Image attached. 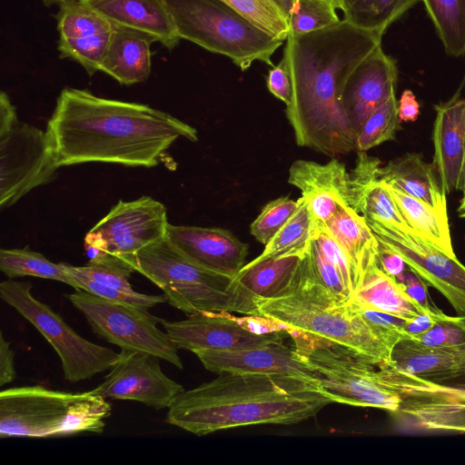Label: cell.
I'll return each mask as SVG.
<instances>
[{"mask_svg":"<svg viewBox=\"0 0 465 465\" xmlns=\"http://www.w3.org/2000/svg\"><path fill=\"white\" fill-rule=\"evenodd\" d=\"M168 224L165 206L152 197L120 200L86 233L85 253L89 261L109 254L131 266L140 250L166 237Z\"/></svg>","mask_w":465,"mask_h":465,"instance_id":"cell-11","label":"cell"},{"mask_svg":"<svg viewBox=\"0 0 465 465\" xmlns=\"http://www.w3.org/2000/svg\"><path fill=\"white\" fill-rule=\"evenodd\" d=\"M387 186L401 216L414 232L447 254L456 256L447 212L439 211L399 189Z\"/></svg>","mask_w":465,"mask_h":465,"instance_id":"cell-30","label":"cell"},{"mask_svg":"<svg viewBox=\"0 0 465 465\" xmlns=\"http://www.w3.org/2000/svg\"><path fill=\"white\" fill-rule=\"evenodd\" d=\"M420 115V104L414 94L406 89L398 101V116L401 122H415Z\"/></svg>","mask_w":465,"mask_h":465,"instance_id":"cell-50","label":"cell"},{"mask_svg":"<svg viewBox=\"0 0 465 465\" xmlns=\"http://www.w3.org/2000/svg\"><path fill=\"white\" fill-rule=\"evenodd\" d=\"M448 54H465V0H422Z\"/></svg>","mask_w":465,"mask_h":465,"instance_id":"cell-34","label":"cell"},{"mask_svg":"<svg viewBox=\"0 0 465 465\" xmlns=\"http://www.w3.org/2000/svg\"><path fill=\"white\" fill-rule=\"evenodd\" d=\"M259 317L282 328L312 334L338 343L380 366L390 361L391 350L375 331L346 303L309 288L272 299H254Z\"/></svg>","mask_w":465,"mask_h":465,"instance_id":"cell-6","label":"cell"},{"mask_svg":"<svg viewBox=\"0 0 465 465\" xmlns=\"http://www.w3.org/2000/svg\"><path fill=\"white\" fill-rule=\"evenodd\" d=\"M351 300L409 320L430 313L411 299L395 278L382 271L377 261L361 273Z\"/></svg>","mask_w":465,"mask_h":465,"instance_id":"cell-28","label":"cell"},{"mask_svg":"<svg viewBox=\"0 0 465 465\" xmlns=\"http://www.w3.org/2000/svg\"><path fill=\"white\" fill-rule=\"evenodd\" d=\"M387 381L402 398L439 399L465 403V373L437 381H430L379 366Z\"/></svg>","mask_w":465,"mask_h":465,"instance_id":"cell-32","label":"cell"},{"mask_svg":"<svg viewBox=\"0 0 465 465\" xmlns=\"http://www.w3.org/2000/svg\"><path fill=\"white\" fill-rule=\"evenodd\" d=\"M427 347H451L465 344V329L458 317L440 316L425 332L412 339Z\"/></svg>","mask_w":465,"mask_h":465,"instance_id":"cell-45","label":"cell"},{"mask_svg":"<svg viewBox=\"0 0 465 465\" xmlns=\"http://www.w3.org/2000/svg\"><path fill=\"white\" fill-rule=\"evenodd\" d=\"M111 404L94 390L67 392L40 385L0 392V437H66L102 433Z\"/></svg>","mask_w":465,"mask_h":465,"instance_id":"cell-5","label":"cell"},{"mask_svg":"<svg viewBox=\"0 0 465 465\" xmlns=\"http://www.w3.org/2000/svg\"><path fill=\"white\" fill-rule=\"evenodd\" d=\"M458 214L460 218L465 219V197H462L458 207Z\"/></svg>","mask_w":465,"mask_h":465,"instance_id":"cell-55","label":"cell"},{"mask_svg":"<svg viewBox=\"0 0 465 465\" xmlns=\"http://www.w3.org/2000/svg\"><path fill=\"white\" fill-rule=\"evenodd\" d=\"M348 182L349 173L336 158L325 164L297 160L289 170L288 183L302 192L318 224H324L348 205Z\"/></svg>","mask_w":465,"mask_h":465,"instance_id":"cell-20","label":"cell"},{"mask_svg":"<svg viewBox=\"0 0 465 465\" xmlns=\"http://www.w3.org/2000/svg\"><path fill=\"white\" fill-rule=\"evenodd\" d=\"M15 107L11 103L7 94H0V136L9 132L17 123Z\"/></svg>","mask_w":465,"mask_h":465,"instance_id":"cell-51","label":"cell"},{"mask_svg":"<svg viewBox=\"0 0 465 465\" xmlns=\"http://www.w3.org/2000/svg\"><path fill=\"white\" fill-rule=\"evenodd\" d=\"M404 292L424 310L430 313L441 312L430 301L427 283L411 268L405 269L395 278Z\"/></svg>","mask_w":465,"mask_h":465,"instance_id":"cell-46","label":"cell"},{"mask_svg":"<svg viewBox=\"0 0 465 465\" xmlns=\"http://www.w3.org/2000/svg\"><path fill=\"white\" fill-rule=\"evenodd\" d=\"M288 332L296 354L317 376L322 392L332 402L400 411L402 397L377 365L338 343Z\"/></svg>","mask_w":465,"mask_h":465,"instance_id":"cell-7","label":"cell"},{"mask_svg":"<svg viewBox=\"0 0 465 465\" xmlns=\"http://www.w3.org/2000/svg\"><path fill=\"white\" fill-rule=\"evenodd\" d=\"M443 314V312L438 314L424 313L411 320L405 329L409 339H413L428 331L434 324L437 319Z\"/></svg>","mask_w":465,"mask_h":465,"instance_id":"cell-52","label":"cell"},{"mask_svg":"<svg viewBox=\"0 0 465 465\" xmlns=\"http://www.w3.org/2000/svg\"><path fill=\"white\" fill-rule=\"evenodd\" d=\"M280 15H282L288 21V15L292 5V0H261ZM289 25V24H288Z\"/></svg>","mask_w":465,"mask_h":465,"instance_id":"cell-53","label":"cell"},{"mask_svg":"<svg viewBox=\"0 0 465 465\" xmlns=\"http://www.w3.org/2000/svg\"><path fill=\"white\" fill-rule=\"evenodd\" d=\"M381 163L366 152H358L355 168L349 173L347 203L367 223L383 224L416 234L401 216L387 184L380 179Z\"/></svg>","mask_w":465,"mask_h":465,"instance_id":"cell-21","label":"cell"},{"mask_svg":"<svg viewBox=\"0 0 465 465\" xmlns=\"http://www.w3.org/2000/svg\"><path fill=\"white\" fill-rule=\"evenodd\" d=\"M378 241L398 253L407 266L439 291L458 316H465V265L414 233L368 223Z\"/></svg>","mask_w":465,"mask_h":465,"instance_id":"cell-13","label":"cell"},{"mask_svg":"<svg viewBox=\"0 0 465 465\" xmlns=\"http://www.w3.org/2000/svg\"><path fill=\"white\" fill-rule=\"evenodd\" d=\"M401 129L395 94L376 108L363 124L356 139V151L366 152L384 142L395 140Z\"/></svg>","mask_w":465,"mask_h":465,"instance_id":"cell-38","label":"cell"},{"mask_svg":"<svg viewBox=\"0 0 465 465\" xmlns=\"http://www.w3.org/2000/svg\"><path fill=\"white\" fill-rule=\"evenodd\" d=\"M32 288L30 282L9 279L0 283V297L32 323L54 349L64 379L77 382L110 370L118 353L76 333L60 314L33 296Z\"/></svg>","mask_w":465,"mask_h":465,"instance_id":"cell-9","label":"cell"},{"mask_svg":"<svg viewBox=\"0 0 465 465\" xmlns=\"http://www.w3.org/2000/svg\"><path fill=\"white\" fill-rule=\"evenodd\" d=\"M59 7L56 18L60 57L77 62L89 75L100 71L114 26L80 0Z\"/></svg>","mask_w":465,"mask_h":465,"instance_id":"cell-16","label":"cell"},{"mask_svg":"<svg viewBox=\"0 0 465 465\" xmlns=\"http://www.w3.org/2000/svg\"><path fill=\"white\" fill-rule=\"evenodd\" d=\"M0 270L10 279L34 276L62 282L72 286L63 262L54 263L42 253L23 249H1Z\"/></svg>","mask_w":465,"mask_h":465,"instance_id":"cell-35","label":"cell"},{"mask_svg":"<svg viewBox=\"0 0 465 465\" xmlns=\"http://www.w3.org/2000/svg\"><path fill=\"white\" fill-rule=\"evenodd\" d=\"M305 252L256 257L239 271L234 280L254 298L272 299L286 295L298 285Z\"/></svg>","mask_w":465,"mask_h":465,"instance_id":"cell-25","label":"cell"},{"mask_svg":"<svg viewBox=\"0 0 465 465\" xmlns=\"http://www.w3.org/2000/svg\"><path fill=\"white\" fill-rule=\"evenodd\" d=\"M159 359L142 351L122 350L94 391L105 399L139 401L155 410L169 409L184 389L163 372Z\"/></svg>","mask_w":465,"mask_h":465,"instance_id":"cell-14","label":"cell"},{"mask_svg":"<svg viewBox=\"0 0 465 465\" xmlns=\"http://www.w3.org/2000/svg\"><path fill=\"white\" fill-rule=\"evenodd\" d=\"M63 264L64 271L72 282V287L74 290L86 291L104 299L134 306L143 311H148L159 303L167 302L164 293L161 295H151L137 292L134 293L124 292L96 282L74 272L68 263L63 262Z\"/></svg>","mask_w":465,"mask_h":465,"instance_id":"cell-39","label":"cell"},{"mask_svg":"<svg viewBox=\"0 0 465 465\" xmlns=\"http://www.w3.org/2000/svg\"><path fill=\"white\" fill-rule=\"evenodd\" d=\"M45 132L58 168L84 163L153 167L179 137L198 140L195 128L165 112L69 87L57 97Z\"/></svg>","mask_w":465,"mask_h":465,"instance_id":"cell-1","label":"cell"},{"mask_svg":"<svg viewBox=\"0 0 465 465\" xmlns=\"http://www.w3.org/2000/svg\"><path fill=\"white\" fill-rule=\"evenodd\" d=\"M460 191H461L463 193L462 197H465V162H464V168H463V173H462L461 183H460Z\"/></svg>","mask_w":465,"mask_h":465,"instance_id":"cell-57","label":"cell"},{"mask_svg":"<svg viewBox=\"0 0 465 465\" xmlns=\"http://www.w3.org/2000/svg\"><path fill=\"white\" fill-rule=\"evenodd\" d=\"M381 37L345 19L301 35H289L282 58L292 87L286 117L298 145L329 156L356 151V135L341 104L342 86L351 71Z\"/></svg>","mask_w":465,"mask_h":465,"instance_id":"cell-2","label":"cell"},{"mask_svg":"<svg viewBox=\"0 0 465 465\" xmlns=\"http://www.w3.org/2000/svg\"><path fill=\"white\" fill-rule=\"evenodd\" d=\"M193 353L206 370L217 374L280 375L299 379L320 388L317 376L298 357L294 349L285 345L283 341L246 349L201 350Z\"/></svg>","mask_w":465,"mask_h":465,"instance_id":"cell-18","label":"cell"},{"mask_svg":"<svg viewBox=\"0 0 465 465\" xmlns=\"http://www.w3.org/2000/svg\"><path fill=\"white\" fill-rule=\"evenodd\" d=\"M397 76L396 64L383 52L381 45L348 75L341 104L356 137L369 115L395 94Z\"/></svg>","mask_w":465,"mask_h":465,"instance_id":"cell-17","label":"cell"},{"mask_svg":"<svg viewBox=\"0 0 465 465\" xmlns=\"http://www.w3.org/2000/svg\"><path fill=\"white\" fill-rule=\"evenodd\" d=\"M181 39L225 55L242 71L255 61L271 66L284 42L265 33L223 0H164Z\"/></svg>","mask_w":465,"mask_h":465,"instance_id":"cell-8","label":"cell"},{"mask_svg":"<svg viewBox=\"0 0 465 465\" xmlns=\"http://www.w3.org/2000/svg\"><path fill=\"white\" fill-rule=\"evenodd\" d=\"M350 304L391 351L400 341L409 339L405 329L411 320L365 307L352 300Z\"/></svg>","mask_w":465,"mask_h":465,"instance_id":"cell-43","label":"cell"},{"mask_svg":"<svg viewBox=\"0 0 465 465\" xmlns=\"http://www.w3.org/2000/svg\"><path fill=\"white\" fill-rule=\"evenodd\" d=\"M71 268L89 279L124 292H136L129 278L134 270L120 259L105 254L96 260L89 261L84 266H74Z\"/></svg>","mask_w":465,"mask_h":465,"instance_id":"cell-40","label":"cell"},{"mask_svg":"<svg viewBox=\"0 0 465 465\" xmlns=\"http://www.w3.org/2000/svg\"><path fill=\"white\" fill-rule=\"evenodd\" d=\"M337 0H292L289 35H301L338 24Z\"/></svg>","mask_w":465,"mask_h":465,"instance_id":"cell-37","label":"cell"},{"mask_svg":"<svg viewBox=\"0 0 465 465\" xmlns=\"http://www.w3.org/2000/svg\"><path fill=\"white\" fill-rule=\"evenodd\" d=\"M382 365L426 381L450 379L465 373V344L427 347L412 339H403L393 347L390 361Z\"/></svg>","mask_w":465,"mask_h":465,"instance_id":"cell-24","label":"cell"},{"mask_svg":"<svg viewBox=\"0 0 465 465\" xmlns=\"http://www.w3.org/2000/svg\"><path fill=\"white\" fill-rule=\"evenodd\" d=\"M332 401L304 381L272 374L220 373L182 392L166 421L197 436L257 424L290 425Z\"/></svg>","mask_w":465,"mask_h":465,"instance_id":"cell-3","label":"cell"},{"mask_svg":"<svg viewBox=\"0 0 465 465\" xmlns=\"http://www.w3.org/2000/svg\"><path fill=\"white\" fill-rule=\"evenodd\" d=\"M400 411L424 429L465 432V403L462 402L402 398Z\"/></svg>","mask_w":465,"mask_h":465,"instance_id":"cell-31","label":"cell"},{"mask_svg":"<svg viewBox=\"0 0 465 465\" xmlns=\"http://www.w3.org/2000/svg\"><path fill=\"white\" fill-rule=\"evenodd\" d=\"M93 331L122 350L145 352L183 369L178 348L157 325L163 319L134 306L114 302L86 291L66 295Z\"/></svg>","mask_w":465,"mask_h":465,"instance_id":"cell-10","label":"cell"},{"mask_svg":"<svg viewBox=\"0 0 465 465\" xmlns=\"http://www.w3.org/2000/svg\"><path fill=\"white\" fill-rule=\"evenodd\" d=\"M246 19L270 35L285 41L289 36L288 21L261 0H223Z\"/></svg>","mask_w":465,"mask_h":465,"instance_id":"cell-41","label":"cell"},{"mask_svg":"<svg viewBox=\"0 0 465 465\" xmlns=\"http://www.w3.org/2000/svg\"><path fill=\"white\" fill-rule=\"evenodd\" d=\"M178 349L193 352L201 350L228 351L260 346L283 341L285 329L256 331L228 312H204L185 320L161 323Z\"/></svg>","mask_w":465,"mask_h":465,"instance_id":"cell-15","label":"cell"},{"mask_svg":"<svg viewBox=\"0 0 465 465\" xmlns=\"http://www.w3.org/2000/svg\"><path fill=\"white\" fill-rule=\"evenodd\" d=\"M312 239L322 252L340 270L347 286L353 294L359 275L346 251L323 225L316 223Z\"/></svg>","mask_w":465,"mask_h":465,"instance_id":"cell-44","label":"cell"},{"mask_svg":"<svg viewBox=\"0 0 465 465\" xmlns=\"http://www.w3.org/2000/svg\"><path fill=\"white\" fill-rule=\"evenodd\" d=\"M379 242V241H378ZM377 263L390 276L396 278L406 269L403 259L379 242Z\"/></svg>","mask_w":465,"mask_h":465,"instance_id":"cell-48","label":"cell"},{"mask_svg":"<svg viewBox=\"0 0 465 465\" xmlns=\"http://www.w3.org/2000/svg\"><path fill=\"white\" fill-rule=\"evenodd\" d=\"M292 217L265 245L258 258L305 252L315 232V221L303 196Z\"/></svg>","mask_w":465,"mask_h":465,"instance_id":"cell-33","label":"cell"},{"mask_svg":"<svg viewBox=\"0 0 465 465\" xmlns=\"http://www.w3.org/2000/svg\"><path fill=\"white\" fill-rule=\"evenodd\" d=\"M298 207V201L281 197L268 203L250 226V232L266 245Z\"/></svg>","mask_w":465,"mask_h":465,"instance_id":"cell-42","label":"cell"},{"mask_svg":"<svg viewBox=\"0 0 465 465\" xmlns=\"http://www.w3.org/2000/svg\"><path fill=\"white\" fill-rule=\"evenodd\" d=\"M266 82L270 93L288 105L292 99V87L290 73L283 58L269 70Z\"/></svg>","mask_w":465,"mask_h":465,"instance_id":"cell-47","label":"cell"},{"mask_svg":"<svg viewBox=\"0 0 465 465\" xmlns=\"http://www.w3.org/2000/svg\"><path fill=\"white\" fill-rule=\"evenodd\" d=\"M130 265L162 289L170 305L188 315L238 312L259 317L255 298L234 278L195 264L167 236L140 250Z\"/></svg>","mask_w":465,"mask_h":465,"instance_id":"cell-4","label":"cell"},{"mask_svg":"<svg viewBox=\"0 0 465 465\" xmlns=\"http://www.w3.org/2000/svg\"><path fill=\"white\" fill-rule=\"evenodd\" d=\"M167 238L195 264L234 278L245 265L248 246L230 231L168 224Z\"/></svg>","mask_w":465,"mask_h":465,"instance_id":"cell-19","label":"cell"},{"mask_svg":"<svg viewBox=\"0 0 465 465\" xmlns=\"http://www.w3.org/2000/svg\"><path fill=\"white\" fill-rule=\"evenodd\" d=\"M153 43L144 35L114 26L100 71L121 84L131 85L145 81L151 74L150 47Z\"/></svg>","mask_w":465,"mask_h":465,"instance_id":"cell-27","label":"cell"},{"mask_svg":"<svg viewBox=\"0 0 465 465\" xmlns=\"http://www.w3.org/2000/svg\"><path fill=\"white\" fill-rule=\"evenodd\" d=\"M380 179L439 211L447 212L446 193L438 171L420 153H408L381 166Z\"/></svg>","mask_w":465,"mask_h":465,"instance_id":"cell-26","label":"cell"},{"mask_svg":"<svg viewBox=\"0 0 465 465\" xmlns=\"http://www.w3.org/2000/svg\"><path fill=\"white\" fill-rule=\"evenodd\" d=\"M115 27L135 31L169 50L179 43L164 0H80Z\"/></svg>","mask_w":465,"mask_h":465,"instance_id":"cell-23","label":"cell"},{"mask_svg":"<svg viewBox=\"0 0 465 465\" xmlns=\"http://www.w3.org/2000/svg\"><path fill=\"white\" fill-rule=\"evenodd\" d=\"M57 169L46 132L18 122L0 136V207L48 183Z\"/></svg>","mask_w":465,"mask_h":465,"instance_id":"cell-12","label":"cell"},{"mask_svg":"<svg viewBox=\"0 0 465 465\" xmlns=\"http://www.w3.org/2000/svg\"><path fill=\"white\" fill-rule=\"evenodd\" d=\"M354 0H337L339 9H341L342 12H344L345 10H347L349 8V6L351 5V3Z\"/></svg>","mask_w":465,"mask_h":465,"instance_id":"cell-54","label":"cell"},{"mask_svg":"<svg viewBox=\"0 0 465 465\" xmlns=\"http://www.w3.org/2000/svg\"><path fill=\"white\" fill-rule=\"evenodd\" d=\"M15 352L10 343L0 332V386L12 382L15 379Z\"/></svg>","mask_w":465,"mask_h":465,"instance_id":"cell-49","label":"cell"},{"mask_svg":"<svg viewBox=\"0 0 465 465\" xmlns=\"http://www.w3.org/2000/svg\"><path fill=\"white\" fill-rule=\"evenodd\" d=\"M420 0H354L343 19L363 30L382 35L388 26Z\"/></svg>","mask_w":465,"mask_h":465,"instance_id":"cell-36","label":"cell"},{"mask_svg":"<svg viewBox=\"0 0 465 465\" xmlns=\"http://www.w3.org/2000/svg\"><path fill=\"white\" fill-rule=\"evenodd\" d=\"M45 3L48 4V5H51V4H56V5H63V4H65V3H69V2H73V1H77V0H43Z\"/></svg>","mask_w":465,"mask_h":465,"instance_id":"cell-56","label":"cell"},{"mask_svg":"<svg viewBox=\"0 0 465 465\" xmlns=\"http://www.w3.org/2000/svg\"><path fill=\"white\" fill-rule=\"evenodd\" d=\"M459 322L465 329V316H457Z\"/></svg>","mask_w":465,"mask_h":465,"instance_id":"cell-58","label":"cell"},{"mask_svg":"<svg viewBox=\"0 0 465 465\" xmlns=\"http://www.w3.org/2000/svg\"><path fill=\"white\" fill-rule=\"evenodd\" d=\"M432 131L435 166L446 194L460 190L465 162V98L435 105Z\"/></svg>","mask_w":465,"mask_h":465,"instance_id":"cell-22","label":"cell"},{"mask_svg":"<svg viewBox=\"0 0 465 465\" xmlns=\"http://www.w3.org/2000/svg\"><path fill=\"white\" fill-rule=\"evenodd\" d=\"M322 225L346 251L358 272L359 278L364 271L376 262L378 239L365 218L352 208L348 205L341 206Z\"/></svg>","mask_w":465,"mask_h":465,"instance_id":"cell-29","label":"cell"}]
</instances>
